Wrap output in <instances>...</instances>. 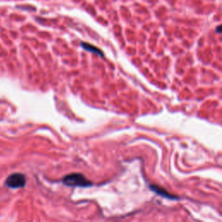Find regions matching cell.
<instances>
[{
  "label": "cell",
  "instance_id": "cell-1",
  "mask_svg": "<svg viewBox=\"0 0 222 222\" xmlns=\"http://www.w3.org/2000/svg\"><path fill=\"white\" fill-rule=\"evenodd\" d=\"M64 184L69 186H88L92 183L81 174H71L63 179Z\"/></svg>",
  "mask_w": 222,
  "mask_h": 222
},
{
  "label": "cell",
  "instance_id": "cell-2",
  "mask_svg": "<svg viewBox=\"0 0 222 222\" xmlns=\"http://www.w3.org/2000/svg\"><path fill=\"white\" fill-rule=\"evenodd\" d=\"M25 176L24 175L15 173L6 179L5 184L10 188H18L23 187L25 185Z\"/></svg>",
  "mask_w": 222,
  "mask_h": 222
},
{
  "label": "cell",
  "instance_id": "cell-3",
  "mask_svg": "<svg viewBox=\"0 0 222 222\" xmlns=\"http://www.w3.org/2000/svg\"><path fill=\"white\" fill-rule=\"evenodd\" d=\"M82 46H83V48H84V50L94 52V53H95V54H98V55L102 56H103L102 51L100 50L97 47H95V46L91 45V44H87V43H82Z\"/></svg>",
  "mask_w": 222,
  "mask_h": 222
},
{
  "label": "cell",
  "instance_id": "cell-4",
  "mask_svg": "<svg viewBox=\"0 0 222 222\" xmlns=\"http://www.w3.org/2000/svg\"><path fill=\"white\" fill-rule=\"evenodd\" d=\"M151 189L152 190H154L155 193H157L158 194H161V195H162V196L166 197V198H168V199H175L176 198V197L173 196V195H171L170 194H168L167 192H166L165 190H163L162 188H161V187H159V186H150Z\"/></svg>",
  "mask_w": 222,
  "mask_h": 222
},
{
  "label": "cell",
  "instance_id": "cell-5",
  "mask_svg": "<svg viewBox=\"0 0 222 222\" xmlns=\"http://www.w3.org/2000/svg\"><path fill=\"white\" fill-rule=\"evenodd\" d=\"M216 31L218 33H222V25H220L216 28Z\"/></svg>",
  "mask_w": 222,
  "mask_h": 222
}]
</instances>
